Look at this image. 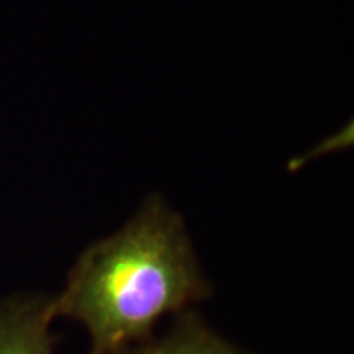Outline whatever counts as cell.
Masks as SVG:
<instances>
[{"label":"cell","instance_id":"1","mask_svg":"<svg viewBox=\"0 0 354 354\" xmlns=\"http://www.w3.org/2000/svg\"><path fill=\"white\" fill-rule=\"evenodd\" d=\"M209 294L184 220L153 196L125 227L79 256L53 312L86 326L88 354H117Z\"/></svg>","mask_w":354,"mask_h":354},{"label":"cell","instance_id":"2","mask_svg":"<svg viewBox=\"0 0 354 354\" xmlns=\"http://www.w3.org/2000/svg\"><path fill=\"white\" fill-rule=\"evenodd\" d=\"M53 299L15 295L0 304V354H55Z\"/></svg>","mask_w":354,"mask_h":354},{"label":"cell","instance_id":"3","mask_svg":"<svg viewBox=\"0 0 354 354\" xmlns=\"http://www.w3.org/2000/svg\"><path fill=\"white\" fill-rule=\"evenodd\" d=\"M117 354H253L212 330L196 312L177 313L165 333L123 348Z\"/></svg>","mask_w":354,"mask_h":354}]
</instances>
